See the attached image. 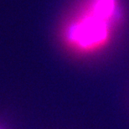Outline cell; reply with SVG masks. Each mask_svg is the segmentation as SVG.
Masks as SVG:
<instances>
[{
  "label": "cell",
  "mask_w": 129,
  "mask_h": 129,
  "mask_svg": "<svg viewBox=\"0 0 129 129\" xmlns=\"http://www.w3.org/2000/svg\"><path fill=\"white\" fill-rule=\"evenodd\" d=\"M116 14L115 0H89L67 26L66 40L77 50H95L107 40Z\"/></svg>",
  "instance_id": "obj_1"
},
{
  "label": "cell",
  "mask_w": 129,
  "mask_h": 129,
  "mask_svg": "<svg viewBox=\"0 0 129 129\" xmlns=\"http://www.w3.org/2000/svg\"><path fill=\"white\" fill-rule=\"evenodd\" d=\"M0 129H5L4 127H3V126L2 125H0Z\"/></svg>",
  "instance_id": "obj_2"
}]
</instances>
